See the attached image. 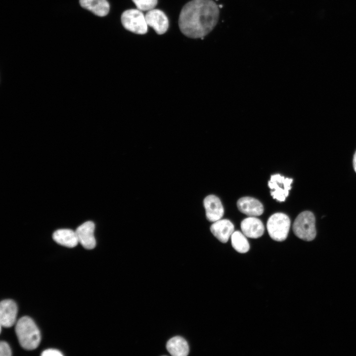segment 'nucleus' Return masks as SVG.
<instances>
[{
	"instance_id": "1",
	"label": "nucleus",
	"mask_w": 356,
	"mask_h": 356,
	"mask_svg": "<svg viewBox=\"0 0 356 356\" xmlns=\"http://www.w3.org/2000/svg\"><path fill=\"white\" fill-rule=\"evenodd\" d=\"M220 15L217 3L213 0H192L182 7L178 26L185 36L203 38L216 26Z\"/></svg>"
},
{
	"instance_id": "2",
	"label": "nucleus",
	"mask_w": 356,
	"mask_h": 356,
	"mask_svg": "<svg viewBox=\"0 0 356 356\" xmlns=\"http://www.w3.org/2000/svg\"><path fill=\"white\" fill-rule=\"evenodd\" d=\"M15 332L19 344L23 349L32 350L39 346L41 340L40 332L30 317L23 316L17 321Z\"/></svg>"
},
{
	"instance_id": "3",
	"label": "nucleus",
	"mask_w": 356,
	"mask_h": 356,
	"mask_svg": "<svg viewBox=\"0 0 356 356\" xmlns=\"http://www.w3.org/2000/svg\"><path fill=\"white\" fill-rule=\"evenodd\" d=\"M315 220L313 214L310 211H304L296 218L293 225L295 234L299 238L311 241L316 236Z\"/></svg>"
},
{
	"instance_id": "4",
	"label": "nucleus",
	"mask_w": 356,
	"mask_h": 356,
	"mask_svg": "<svg viewBox=\"0 0 356 356\" xmlns=\"http://www.w3.org/2000/svg\"><path fill=\"white\" fill-rule=\"evenodd\" d=\"M290 223L289 218L285 214L277 213L272 215L267 223L269 235L276 241L285 240L288 236Z\"/></svg>"
},
{
	"instance_id": "5",
	"label": "nucleus",
	"mask_w": 356,
	"mask_h": 356,
	"mask_svg": "<svg viewBox=\"0 0 356 356\" xmlns=\"http://www.w3.org/2000/svg\"><path fill=\"white\" fill-rule=\"evenodd\" d=\"M124 27L136 34L143 35L147 32L145 16L139 9H131L123 12L121 17Z\"/></svg>"
},
{
	"instance_id": "6",
	"label": "nucleus",
	"mask_w": 356,
	"mask_h": 356,
	"mask_svg": "<svg viewBox=\"0 0 356 356\" xmlns=\"http://www.w3.org/2000/svg\"><path fill=\"white\" fill-rule=\"evenodd\" d=\"M292 181V178H285L278 174L271 175L268 186L273 198L280 202L284 201L289 195Z\"/></svg>"
},
{
	"instance_id": "7",
	"label": "nucleus",
	"mask_w": 356,
	"mask_h": 356,
	"mask_svg": "<svg viewBox=\"0 0 356 356\" xmlns=\"http://www.w3.org/2000/svg\"><path fill=\"white\" fill-rule=\"evenodd\" d=\"M145 17L147 25L152 27L157 34L162 35L167 31L169 20L162 11L154 8L148 11Z\"/></svg>"
},
{
	"instance_id": "8",
	"label": "nucleus",
	"mask_w": 356,
	"mask_h": 356,
	"mask_svg": "<svg viewBox=\"0 0 356 356\" xmlns=\"http://www.w3.org/2000/svg\"><path fill=\"white\" fill-rule=\"evenodd\" d=\"M94 229V223L88 221L78 226L75 230L79 243L86 249H92L96 246Z\"/></svg>"
},
{
	"instance_id": "9",
	"label": "nucleus",
	"mask_w": 356,
	"mask_h": 356,
	"mask_svg": "<svg viewBox=\"0 0 356 356\" xmlns=\"http://www.w3.org/2000/svg\"><path fill=\"white\" fill-rule=\"evenodd\" d=\"M17 307L12 300L6 299L0 304V324L4 327L13 326L16 319Z\"/></svg>"
},
{
	"instance_id": "10",
	"label": "nucleus",
	"mask_w": 356,
	"mask_h": 356,
	"mask_svg": "<svg viewBox=\"0 0 356 356\" xmlns=\"http://www.w3.org/2000/svg\"><path fill=\"white\" fill-rule=\"evenodd\" d=\"M207 219L211 222L220 220L223 215L224 210L220 199L214 195H210L203 201Z\"/></svg>"
},
{
	"instance_id": "11",
	"label": "nucleus",
	"mask_w": 356,
	"mask_h": 356,
	"mask_svg": "<svg viewBox=\"0 0 356 356\" xmlns=\"http://www.w3.org/2000/svg\"><path fill=\"white\" fill-rule=\"evenodd\" d=\"M237 206L241 213L250 217L259 216L264 212L262 204L258 200L250 197L240 198L237 202Z\"/></svg>"
},
{
	"instance_id": "12",
	"label": "nucleus",
	"mask_w": 356,
	"mask_h": 356,
	"mask_svg": "<svg viewBox=\"0 0 356 356\" xmlns=\"http://www.w3.org/2000/svg\"><path fill=\"white\" fill-rule=\"evenodd\" d=\"M241 228L246 236L252 238H258L261 237L264 234L265 230L262 221L254 217L244 219L241 222Z\"/></svg>"
},
{
	"instance_id": "13",
	"label": "nucleus",
	"mask_w": 356,
	"mask_h": 356,
	"mask_svg": "<svg viewBox=\"0 0 356 356\" xmlns=\"http://www.w3.org/2000/svg\"><path fill=\"white\" fill-rule=\"evenodd\" d=\"M210 230L220 241L226 243L233 232L234 225L228 220H219L211 225Z\"/></svg>"
},
{
	"instance_id": "14",
	"label": "nucleus",
	"mask_w": 356,
	"mask_h": 356,
	"mask_svg": "<svg viewBox=\"0 0 356 356\" xmlns=\"http://www.w3.org/2000/svg\"><path fill=\"white\" fill-rule=\"evenodd\" d=\"M53 239L58 244L69 248H73L79 243L75 231L69 229H60L54 232Z\"/></svg>"
},
{
	"instance_id": "15",
	"label": "nucleus",
	"mask_w": 356,
	"mask_h": 356,
	"mask_svg": "<svg viewBox=\"0 0 356 356\" xmlns=\"http://www.w3.org/2000/svg\"><path fill=\"white\" fill-rule=\"evenodd\" d=\"M81 6L98 16L108 14L110 5L107 0H80Z\"/></svg>"
},
{
	"instance_id": "16",
	"label": "nucleus",
	"mask_w": 356,
	"mask_h": 356,
	"mask_svg": "<svg viewBox=\"0 0 356 356\" xmlns=\"http://www.w3.org/2000/svg\"><path fill=\"white\" fill-rule=\"evenodd\" d=\"M166 348L169 353L173 356H186L189 353L187 342L179 336L170 339L167 343Z\"/></svg>"
},
{
	"instance_id": "17",
	"label": "nucleus",
	"mask_w": 356,
	"mask_h": 356,
	"mask_svg": "<svg viewBox=\"0 0 356 356\" xmlns=\"http://www.w3.org/2000/svg\"><path fill=\"white\" fill-rule=\"evenodd\" d=\"M245 235L239 231L233 232L231 235V244L233 248L238 252L245 253L250 248L249 244Z\"/></svg>"
},
{
	"instance_id": "18",
	"label": "nucleus",
	"mask_w": 356,
	"mask_h": 356,
	"mask_svg": "<svg viewBox=\"0 0 356 356\" xmlns=\"http://www.w3.org/2000/svg\"><path fill=\"white\" fill-rule=\"evenodd\" d=\"M138 9L149 11L156 6L158 0H132Z\"/></svg>"
},
{
	"instance_id": "19",
	"label": "nucleus",
	"mask_w": 356,
	"mask_h": 356,
	"mask_svg": "<svg viewBox=\"0 0 356 356\" xmlns=\"http://www.w3.org/2000/svg\"><path fill=\"white\" fill-rule=\"evenodd\" d=\"M11 351L9 345L4 341H1L0 343V356H10Z\"/></svg>"
},
{
	"instance_id": "20",
	"label": "nucleus",
	"mask_w": 356,
	"mask_h": 356,
	"mask_svg": "<svg viewBox=\"0 0 356 356\" xmlns=\"http://www.w3.org/2000/svg\"><path fill=\"white\" fill-rule=\"evenodd\" d=\"M42 356H62L63 354L59 351L56 349H49L43 351Z\"/></svg>"
},
{
	"instance_id": "21",
	"label": "nucleus",
	"mask_w": 356,
	"mask_h": 356,
	"mask_svg": "<svg viewBox=\"0 0 356 356\" xmlns=\"http://www.w3.org/2000/svg\"><path fill=\"white\" fill-rule=\"evenodd\" d=\"M353 166H354V170H355V172H356V151L354 156Z\"/></svg>"
}]
</instances>
